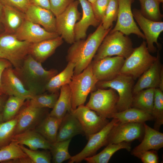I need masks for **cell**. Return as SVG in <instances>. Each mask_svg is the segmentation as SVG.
Returning <instances> with one entry per match:
<instances>
[{
  "label": "cell",
  "instance_id": "6da1fadb",
  "mask_svg": "<svg viewBox=\"0 0 163 163\" xmlns=\"http://www.w3.org/2000/svg\"><path fill=\"white\" fill-rule=\"evenodd\" d=\"M112 27L105 29L101 23L86 39L75 41L69 48L67 61L75 65L74 75L82 72L91 63L99 46Z\"/></svg>",
  "mask_w": 163,
  "mask_h": 163
},
{
  "label": "cell",
  "instance_id": "7a4b0ae2",
  "mask_svg": "<svg viewBox=\"0 0 163 163\" xmlns=\"http://www.w3.org/2000/svg\"><path fill=\"white\" fill-rule=\"evenodd\" d=\"M41 64L29 54L19 67L13 68L25 87L34 95L43 93L48 82L58 73L56 69L46 70Z\"/></svg>",
  "mask_w": 163,
  "mask_h": 163
},
{
  "label": "cell",
  "instance_id": "3957f363",
  "mask_svg": "<svg viewBox=\"0 0 163 163\" xmlns=\"http://www.w3.org/2000/svg\"><path fill=\"white\" fill-rule=\"evenodd\" d=\"M134 49L130 39L126 35L119 31L110 32L104 39L93 60L115 55L126 59Z\"/></svg>",
  "mask_w": 163,
  "mask_h": 163
},
{
  "label": "cell",
  "instance_id": "277c9868",
  "mask_svg": "<svg viewBox=\"0 0 163 163\" xmlns=\"http://www.w3.org/2000/svg\"><path fill=\"white\" fill-rule=\"evenodd\" d=\"M98 81L93 73L91 62L81 73L73 75L68 84L71 92L72 110L84 105L88 94L95 90Z\"/></svg>",
  "mask_w": 163,
  "mask_h": 163
},
{
  "label": "cell",
  "instance_id": "5b68a950",
  "mask_svg": "<svg viewBox=\"0 0 163 163\" xmlns=\"http://www.w3.org/2000/svg\"><path fill=\"white\" fill-rule=\"evenodd\" d=\"M32 43L18 39L14 34L0 33V53L11 63L19 67L30 54Z\"/></svg>",
  "mask_w": 163,
  "mask_h": 163
},
{
  "label": "cell",
  "instance_id": "8992f818",
  "mask_svg": "<svg viewBox=\"0 0 163 163\" xmlns=\"http://www.w3.org/2000/svg\"><path fill=\"white\" fill-rule=\"evenodd\" d=\"M156 59V57L150 53L146 43L144 41L125 59L120 74L129 75L136 80L152 65Z\"/></svg>",
  "mask_w": 163,
  "mask_h": 163
},
{
  "label": "cell",
  "instance_id": "52a82bcc",
  "mask_svg": "<svg viewBox=\"0 0 163 163\" xmlns=\"http://www.w3.org/2000/svg\"><path fill=\"white\" fill-rule=\"evenodd\" d=\"M134 80L129 75L120 74L111 80L98 81L96 85V88H110L115 90L119 97L117 105V112L121 111L131 107Z\"/></svg>",
  "mask_w": 163,
  "mask_h": 163
},
{
  "label": "cell",
  "instance_id": "ba28073f",
  "mask_svg": "<svg viewBox=\"0 0 163 163\" xmlns=\"http://www.w3.org/2000/svg\"><path fill=\"white\" fill-rule=\"evenodd\" d=\"M97 89L91 93L89 100L85 106L103 117L111 118L112 115L117 112L118 95L112 88Z\"/></svg>",
  "mask_w": 163,
  "mask_h": 163
},
{
  "label": "cell",
  "instance_id": "9c48e42d",
  "mask_svg": "<svg viewBox=\"0 0 163 163\" xmlns=\"http://www.w3.org/2000/svg\"><path fill=\"white\" fill-rule=\"evenodd\" d=\"M78 0L74 1L62 13L56 17V32L67 43L72 44L75 41L74 27L81 18L78 11Z\"/></svg>",
  "mask_w": 163,
  "mask_h": 163
},
{
  "label": "cell",
  "instance_id": "30bf717a",
  "mask_svg": "<svg viewBox=\"0 0 163 163\" xmlns=\"http://www.w3.org/2000/svg\"><path fill=\"white\" fill-rule=\"evenodd\" d=\"M112 120L102 129L90 136L88 142L83 149L79 153L71 157L69 163H78L85 158L95 154L101 148L106 146L108 135L114 126L119 120L112 118Z\"/></svg>",
  "mask_w": 163,
  "mask_h": 163
},
{
  "label": "cell",
  "instance_id": "8fae6325",
  "mask_svg": "<svg viewBox=\"0 0 163 163\" xmlns=\"http://www.w3.org/2000/svg\"><path fill=\"white\" fill-rule=\"evenodd\" d=\"M118 5L116 24L110 32L119 31L127 36L133 34L145 39L134 19L131 5L134 0H117Z\"/></svg>",
  "mask_w": 163,
  "mask_h": 163
},
{
  "label": "cell",
  "instance_id": "7c38bea8",
  "mask_svg": "<svg viewBox=\"0 0 163 163\" xmlns=\"http://www.w3.org/2000/svg\"><path fill=\"white\" fill-rule=\"evenodd\" d=\"M144 134L143 123H123L119 121L110 132L106 145L124 142H129L136 139H140L143 137Z\"/></svg>",
  "mask_w": 163,
  "mask_h": 163
},
{
  "label": "cell",
  "instance_id": "4fadbf2b",
  "mask_svg": "<svg viewBox=\"0 0 163 163\" xmlns=\"http://www.w3.org/2000/svg\"><path fill=\"white\" fill-rule=\"evenodd\" d=\"M71 111L80 122L87 139L102 129L109 122L107 118L84 105L78 106L74 110L72 109Z\"/></svg>",
  "mask_w": 163,
  "mask_h": 163
},
{
  "label": "cell",
  "instance_id": "5bb4252c",
  "mask_svg": "<svg viewBox=\"0 0 163 163\" xmlns=\"http://www.w3.org/2000/svg\"><path fill=\"white\" fill-rule=\"evenodd\" d=\"M125 59L116 56L104 57L91 62L93 73L98 81L111 80L120 74Z\"/></svg>",
  "mask_w": 163,
  "mask_h": 163
},
{
  "label": "cell",
  "instance_id": "9a60e30c",
  "mask_svg": "<svg viewBox=\"0 0 163 163\" xmlns=\"http://www.w3.org/2000/svg\"><path fill=\"white\" fill-rule=\"evenodd\" d=\"M132 12L134 18L144 33L149 51V52H155L156 49L154 43L156 44L158 47L160 48L158 39L163 31V22L154 21L146 18L142 14L140 10L137 9H133Z\"/></svg>",
  "mask_w": 163,
  "mask_h": 163
},
{
  "label": "cell",
  "instance_id": "2e32d148",
  "mask_svg": "<svg viewBox=\"0 0 163 163\" xmlns=\"http://www.w3.org/2000/svg\"><path fill=\"white\" fill-rule=\"evenodd\" d=\"M44 108L34 107L27 102L16 116L17 121L14 135L35 129L48 114H46Z\"/></svg>",
  "mask_w": 163,
  "mask_h": 163
},
{
  "label": "cell",
  "instance_id": "e0dca14e",
  "mask_svg": "<svg viewBox=\"0 0 163 163\" xmlns=\"http://www.w3.org/2000/svg\"><path fill=\"white\" fill-rule=\"evenodd\" d=\"M1 84L4 94L29 100L34 95L25 87L14 73L12 67L6 68L1 77Z\"/></svg>",
  "mask_w": 163,
  "mask_h": 163
},
{
  "label": "cell",
  "instance_id": "ac0fdd59",
  "mask_svg": "<svg viewBox=\"0 0 163 163\" xmlns=\"http://www.w3.org/2000/svg\"><path fill=\"white\" fill-rule=\"evenodd\" d=\"M14 34L19 40L32 43L56 38L59 36L57 33L47 31L39 25L26 19Z\"/></svg>",
  "mask_w": 163,
  "mask_h": 163
},
{
  "label": "cell",
  "instance_id": "d6986e66",
  "mask_svg": "<svg viewBox=\"0 0 163 163\" xmlns=\"http://www.w3.org/2000/svg\"><path fill=\"white\" fill-rule=\"evenodd\" d=\"M156 57L155 61L139 78L134 85L133 89V95L145 89L158 88L161 72L163 69L160 62L159 50L157 51Z\"/></svg>",
  "mask_w": 163,
  "mask_h": 163
},
{
  "label": "cell",
  "instance_id": "ffe728a7",
  "mask_svg": "<svg viewBox=\"0 0 163 163\" xmlns=\"http://www.w3.org/2000/svg\"><path fill=\"white\" fill-rule=\"evenodd\" d=\"M24 14L28 21L41 25L47 31L56 32V17L50 10L30 4Z\"/></svg>",
  "mask_w": 163,
  "mask_h": 163
},
{
  "label": "cell",
  "instance_id": "44dd1931",
  "mask_svg": "<svg viewBox=\"0 0 163 163\" xmlns=\"http://www.w3.org/2000/svg\"><path fill=\"white\" fill-rule=\"evenodd\" d=\"M78 0L82 8V18L75 26V41L85 39L89 27L91 26L96 27L101 23L94 15L91 3L88 0Z\"/></svg>",
  "mask_w": 163,
  "mask_h": 163
},
{
  "label": "cell",
  "instance_id": "7402d4cb",
  "mask_svg": "<svg viewBox=\"0 0 163 163\" xmlns=\"http://www.w3.org/2000/svg\"><path fill=\"white\" fill-rule=\"evenodd\" d=\"M11 142L25 145L31 150H49L51 143L35 129L27 130L14 135Z\"/></svg>",
  "mask_w": 163,
  "mask_h": 163
},
{
  "label": "cell",
  "instance_id": "603a6c76",
  "mask_svg": "<svg viewBox=\"0 0 163 163\" xmlns=\"http://www.w3.org/2000/svg\"><path fill=\"white\" fill-rule=\"evenodd\" d=\"M63 42V40L59 36L53 38L32 43L29 54L37 62L42 63L55 52L56 49Z\"/></svg>",
  "mask_w": 163,
  "mask_h": 163
},
{
  "label": "cell",
  "instance_id": "cb8c5ba5",
  "mask_svg": "<svg viewBox=\"0 0 163 163\" xmlns=\"http://www.w3.org/2000/svg\"><path fill=\"white\" fill-rule=\"evenodd\" d=\"M144 134L141 143L131 152L135 154L153 150H158L163 147V133L143 123Z\"/></svg>",
  "mask_w": 163,
  "mask_h": 163
},
{
  "label": "cell",
  "instance_id": "d4e9b609",
  "mask_svg": "<svg viewBox=\"0 0 163 163\" xmlns=\"http://www.w3.org/2000/svg\"><path fill=\"white\" fill-rule=\"evenodd\" d=\"M79 134L84 135L83 129L79 121L71 110L67 112L62 119L56 141L72 139Z\"/></svg>",
  "mask_w": 163,
  "mask_h": 163
},
{
  "label": "cell",
  "instance_id": "484cf974",
  "mask_svg": "<svg viewBox=\"0 0 163 163\" xmlns=\"http://www.w3.org/2000/svg\"><path fill=\"white\" fill-rule=\"evenodd\" d=\"M25 19L24 13L12 8L4 6L0 21L4 27V32L14 34Z\"/></svg>",
  "mask_w": 163,
  "mask_h": 163
},
{
  "label": "cell",
  "instance_id": "4316f807",
  "mask_svg": "<svg viewBox=\"0 0 163 163\" xmlns=\"http://www.w3.org/2000/svg\"><path fill=\"white\" fill-rule=\"evenodd\" d=\"M62 119L48 114L35 129L51 143L56 141L59 127Z\"/></svg>",
  "mask_w": 163,
  "mask_h": 163
},
{
  "label": "cell",
  "instance_id": "83f0119b",
  "mask_svg": "<svg viewBox=\"0 0 163 163\" xmlns=\"http://www.w3.org/2000/svg\"><path fill=\"white\" fill-rule=\"evenodd\" d=\"M72 109L71 90L69 85L67 84L60 88L58 99L49 114L57 118L62 119L66 113Z\"/></svg>",
  "mask_w": 163,
  "mask_h": 163
},
{
  "label": "cell",
  "instance_id": "f1b7e54d",
  "mask_svg": "<svg viewBox=\"0 0 163 163\" xmlns=\"http://www.w3.org/2000/svg\"><path fill=\"white\" fill-rule=\"evenodd\" d=\"M75 64L69 62L66 68L60 73L55 75L49 81L46 91L50 93L59 92L62 86L69 84L74 75Z\"/></svg>",
  "mask_w": 163,
  "mask_h": 163
},
{
  "label": "cell",
  "instance_id": "f546056e",
  "mask_svg": "<svg viewBox=\"0 0 163 163\" xmlns=\"http://www.w3.org/2000/svg\"><path fill=\"white\" fill-rule=\"evenodd\" d=\"M111 118H117L121 122L142 123L153 119V117L151 114L133 107L117 112L112 115Z\"/></svg>",
  "mask_w": 163,
  "mask_h": 163
},
{
  "label": "cell",
  "instance_id": "4dcf8cb0",
  "mask_svg": "<svg viewBox=\"0 0 163 163\" xmlns=\"http://www.w3.org/2000/svg\"><path fill=\"white\" fill-rule=\"evenodd\" d=\"M131 149L129 142H125L117 144H109L103 150L97 154L85 159L88 163H107L116 152L125 149L129 152Z\"/></svg>",
  "mask_w": 163,
  "mask_h": 163
},
{
  "label": "cell",
  "instance_id": "1f68e13d",
  "mask_svg": "<svg viewBox=\"0 0 163 163\" xmlns=\"http://www.w3.org/2000/svg\"><path fill=\"white\" fill-rule=\"evenodd\" d=\"M155 88L143 90L133 96L131 107L142 110L152 115Z\"/></svg>",
  "mask_w": 163,
  "mask_h": 163
},
{
  "label": "cell",
  "instance_id": "d6a6232c",
  "mask_svg": "<svg viewBox=\"0 0 163 163\" xmlns=\"http://www.w3.org/2000/svg\"><path fill=\"white\" fill-rule=\"evenodd\" d=\"M72 139L56 141L51 143L50 149L52 161L54 163H61L71 158L68 148Z\"/></svg>",
  "mask_w": 163,
  "mask_h": 163
},
{
  "label": "cell",
  "instance_id": "836d02e7",
  "mask_svg": "<svg viewBox=\"0 0 163 163\" xmlns=\"http://www.w3.org/2000/svg\"><path fill=\"white\" fill-rule=\"evenodd\" d=\"M25 100L16 96L9 95L2 112L3 121H7L15 117L24 105Z\"/></svg>",
  "mask_w": 163,
  "mask_h": 163
},
{
  "label": "cell",
  "instance_id": "e575fe53",
  "mask_svg": "<svg viewBox=\"0 0 163 163\" xmlns=\"http://www.w3.org/2000/svg\"><path fill=\"white\" fill-rule=\"evenodd\" d=\"M140 4V11L143 15L150 20L161 21L163 15L160 10V2L158 0H139Z\"/></svg>",
  "mask_w": 163,
  "mask_h": 163
},
{
  "label": "cell",
  "instance_id": "d590c367",
  "mask_svg": "<svg viewBox=\"0 0 163 163\" xmlns=\"http://www.w3.org/2000/svg\"><path fill=\"white\" fill-rule=\"evenodd\" d=\"M47 94L42 93L34 95L28 100L27 102L30 105L37 108H48L53 109L59 95V92Z\"/></svg>",
  "mask_w": 163,
  "mask_h": 163
},
{
  "label": "cell",
  "instance_id": "8d00e7d4",
  "mask_svg": "<svg viewBox=\"0 0 163 163\" xmlns=\"http://www.w3.org/2000/svg\"><path fill=\"white\" fill-rule=\"evenodd\" d=\"M163 91L155 88L152 115L155 120L154 129L159 130L163 124Z\"/></svg>",
  "mask_w": 163,
  "mask_h": 163
},
{
  "label": "cell",
  "instance_id": "74e56055",
  "mask_svg": "<svg viewBox=\"0 0 163 163\" xmlns=\"http://www.w3.org/2000/svg\"><path fill=\"white\" fill-rule=\"evenodd\" d=\"M17 121L16 116L10 120L0 123V149L11 142Z\"/></svg>",
  "mask_w": 163,
  "mask_h": 163
},
{
  "label": "cell",
  "instance_id": "f35d334b",
  "mask_svg": "<svg viewBox=\"0 0 163 163\" xmlns=\"http://www.w3.org/2000/svg\"><path fill=\"white\" fill-rule=\"evenodd\" d=\"M28 157L19 145L11 142L0 149V162Z\"/></svg>",
  "mask_w": 163,
  "mask_h": 163
},
{
  "label": "cell",
  "instance_id": "ab89813d",
  "mask_svg": "<svg viewBox=\"0 0 163 163\" xmlns=\"http://www.w3.org/2000/svg\"><path fill=\"white\" fill-rule=\"evenodd\" d=\"M118 9L117 0H110L105 14L101 22L105 29L107 30L112 27L113 22L117 19Z\"/></svg>",
  "mask_w": 163,
  "mask_h": 163
},
{
  "label": "cell",
  "instance_id": "60d3db41",
  "mask_svg": "<svg viewBox=\"0 0 163 163\" xmlns=\"http://www.w3.org/2000/svg\"><path fill=\"white\" fill-rule=\"evenodd\" d=\"M20 147L33 163H50L52 160L50 152L45 150L40 151L33 150L26 147L24 145H19Z\"/></svg>",
  "mask_w": 163,
  "mask_h": 163
},
{
  "label": "cell",
  "instance_id": "b9f144b4",
  "mask_svg": "<svg viewBox=\"0 0 163 163\" xmlns=\"http://www.w3.org/2000/svg\"><path fill=\"white\" fill-rule=\"evenodd\" d=\"M110 0H96L91 3L94 15L100 22L103 18Z\"/></svg>",
  "mask_w": 163,
  "mask_h": 163
},
{
  "label": "cell",
  "instance_id": "7bdbcfd3",
  "mask_svg": "<svg viewBox=\"0 0 163 163\" xmlns=\"http://www.w3.org/2000/svg\"><path fill=\"white\" fill-rule=\"evenodd\" d=\"M75 0H49L50 10L56 17L63 12Z\"/></svg>",
  "mask_w": 163,
  "mask_h": 163
},
{
  "label": "cell",
  "instance_id": "ee69618b",
  "mask_svg": "<svg viewBox=\"0 0 163 163\" xmlns=\"http://www.w3.org/2000/svg\"><path fill=\"white\" fill-rule=\"evenodd\" d=\"M4 6L12 8L25 13L30 4L29 0H0Z\"/></svg>",
  "mask_w": 163,
  "mask_h": 163
},
{
  "label": "cell",
  "instance_id": "f6af8a7d",
  "mask_svg": "<svg viewBox=\"0 0 163 163\" xmlns=\"http://www.w3.org/2000/svg\"><path fill=\"white\" fill-rule=\"evenodd\" d=\"M143 163H158V157L156 150H151L138 153L133 155Z\"/></svg>",
  "mask_w": 163,
  "mask_h": 163
},
{
  "label": "cell",
  "instance_id": "bcb514c9",
  "mask_svg": "<svg viewBox=\"0 0 163 163\" xmlns=\"http://www.w3.org/2000/svg\"><path fill=\"white\" fill-rule=\"evenodd\" d=\"M12 67L11 63L8 60L0 57V92L4 94L1 84V77L4 70L7 68Z\"/></svg>",
  "mask_w": 163,
  "mask_h": 163
},
{
  "label": "cell",
  "instance_id": "7dc6e473",
  "mask_svg": "<svg viewBox=\"0 0 163 163\" xmlns=\"http://www.w3.org/2000/svg\"><path fill=\"white\" fill-rule=\"evenodd\" d=\"M30 4L50 10L49 0H29Z\"/></svg>",
  "mask_w": 163,
  "mask_h": 163
},
{
  "label": "cell",
  "instance_id": "c3c4849f",
  "mask_svg": "<svg viewBox=\"0 0 163 163\" xmlns=\"http://www.w3.org/2000/svg\"><path fill=\"white\" fill-rule=\"evenodd\" d=\"M6 162L11 163H33L31 159L28 157L26 158H18Z\"/></svg>",
  "mask_w": 163,
  "mask_h": 163
},
{
  "label": "cell",
  "instance_id": "681fc988",
  "mask_svg": "<svg viewBox=\"0 0 163 163\" xmlns=\"http://www.w3.org/2000/svg\"><path fill=\"white\" fill-rule=\"evenodd\" d=\"M8 95L2 94L0 95V113L2 112L5 104Z\"/></svg>",
  "mask_w": 163,
  "mask_h": 163
},
{
  "label": "cell",
  "instance_id": "f907efd6",
  "mask_svg": "<svg viewBox=\"0 0 163 163\" xmlns=\"http://www.w3.org/2000/svg\"><path fill=\"white\" fill-rule=\"evenodd\" d=\"M163 91V69L162 70L160 75L158 88Z\"/></svg>",
  "mask_w": 163,
  "mask_h": 163
},
{
  "label": "cell",
  "instance_id": "816d5d0a",
  "mask_svg": "<svg viewBox=\"0 0 163 163\" xmlns=\"http://www.w3.org/2000/svg\"><path fill=\"white\" fill-rule=\"evenodd\" d=\"M4 5L0 1V21L3 13Z\"/></svg>",
  "mask_w": 163,
  "mask_h": 163
},
{
  "label": "cell",
  "instance_id": "f5cc1de1",
  "mask_svg": "<svg viewBox=\"0 0 163 163\" xmlns=\"http://www.w3.org/2000/svg\"><path fill=\"white\" fill-rule=\"evenodd\" d=\"M4 31V27L3 25L0 21V33H2Z\"/></svg>",
  "mask_w": 163,
  "mask_h": 163
},
{
  "label": "cell",
  "instance_id": "db71d44e",
  "mask_svg": "<svg viewBox=\"0 0 163 163\" xmlns=\"http://www.w3.org/2000/svg\"><path fill=\"white\" fill-rule=\"evenodd\" d=\"M3 121V115L2 112L0 113V123Z\"/></svg>",
  "mask_w": 163,
  "mask_h": 163
},
{
  "label": "cell",
  "instance_id": "11a10c76",
  "mask_svg": "<svg viewBox=\"0 0 163 163\" xmlns=\"http://www.w3.org/2000/svg\"><path fill=\"white\" fill-rule=\"evenodd\" d=\"M96 0H88L91 3H93Z\"/></svg>",
  "mask_w": 163,
  "mask_h": 163
},
{
  "label": "cell",
  "instance_id": "9f6ffc18",
  "mask_svg": "<svg viewBox=\"0 0 163 163\" xmlns=\"http://www.w3.org/2000/svg\"><path fill=\"white\" fill-rule=\"evenodd\" d=\"M0 57H2V58H4L5 59L4 55L0 53Z\"/></svg>",
  "mask_w": 163,
  "mask_h": 163
},
{
  "label": "cell",
  "instance_id": "6f0895ef",
  "mask_svg": "<svg viewBox=\"0 0 163 163\" xmlns=\"http://www.w3.org/2000/svg\"><path fill=\"white\" fill-rule=\"evenodd\" d=\"M160 3H163V0H158Z\"/></svg>",
  "mask_w": 163,
  "mask_h": 163
},
{
  "label": "cell",
  "instance_id": "680465c9",
  "mask_svg": "<svg viewBox=\"0 0 163 163\" xmlns=\"http://www.w3.org/2000/svg\"><path fill=\"white\" fill-rule=\"evenodd\" d=\"M2 94H3V93H2L0 92V95Z\"/></svg>",
  "mask_w": 163,
  "mask_h": 163
}]
</instances>
